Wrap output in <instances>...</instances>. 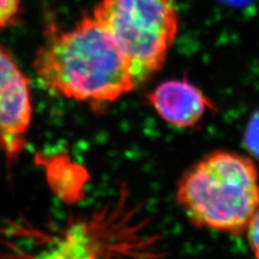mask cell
<instances>
[{
    "mask_svg": "<svg viewBox=\"0 0 259 259\" xmlns=\"http://www.w3.org/2000/svg\"><path fill=\"white\" fill-rule=\"evenodd\" d=\"M32 68L51 93L94 106L116 102L137 88L125 54L92 14L67 30L49 25Z\"/></svg>",
    "mask_w": 259,
    "mask_h": 259,
    "instance_id": "1",
    "label": "cell"
},
{
    "mask_svg": "<svg viewBox=\"0 0 259 259\" xmlns=\"http://www.w3.org/2000/svg\"><path fill=\"white\" fill-rule=\"evenodd\" d=\"M176 201L198 228L245 232L259 208V175L254 160L228 150L208 153L183 173Z\"/></svg>",
    "mask_w": 259,
    "mask_h": 259,
    "instance_id": "2",
    "label": "cell"
},
{
    "mask_svg": "<svg viewBox=\"0 0 259 259\" xmlns=\"http://www.w3.org/2000/svg\"><path fill=\"white\" fill-rule=\"evenodd\" d=\"M92 16L125 54L137 87L163 67L180 28L174 0H101Z\"/></svg>",
    "mask_w": 259,
    "mask_h": 259,
    "instance_id": "3",
    "label": "cell"
},
{
    "mask_svg": "<svg viewBox=\"0 0 259 259\" xmlns=\"http://www.w3.org/2000/svg\"><path fill=\"white\" fill-rule=\"evenodd\" d=\"M32 115L29 79L0 44V151L9 163L25 148Z\"/></svg>",
    "mask_w": 259,
    "mask_h": 259,
    "instance_id": "4",
    "label": "cell"
},
{
    "mask_svg": "<svg viewBox=\"0 0 259 259\" xmlns=\"http://www.w3.org/2000/svg\"><path fill=\"white\" fill-rule=\"evenodd\" d=\"M147 103L164 122L181 128L199 124L214 103L187 78L171 79L158 84L147 94Z\"/></svg>",
    "mask_w": 259,
    "mask_h": 259,
    "instance_id": "5",
    "label": "cell"
},
{
    "mask_svg": "<svg viewBox=\"0 0 259 259\" xmlns=\"http://www.w3.org/2000/svg\"><path fill=\"white\" fill-rule=\"evenodd\" d=\"M243 145L253 160L259 163V111L250 117L243 134Z\"/></svg>",
    "mask_w": 259,
    "mask_h": 259,
    "instance_id": "6",
    "label": "cell"
},
{
    "mask_svg": "<svg viewBox=\"0 0 259 259\" xmlns=\"http://www.w3.org/2000/svg\"><path fill=\"white\" fill-rule=\"evenodd\" d=\"M22 0H0V28L14 26L20 18Z\"/></svg>",
    "mask_w": 259,
    "mask_h": 259,
    "instance_id": "7",
    "label": "cell"
},
{
    "mask_svg": "<svg viewBox=\"0 0 259 259\" xmlns=\"http://www.w3.org/2000/svg\"><path fill=\"white\" fill-rule=\"evenodd\" d=\"M247 242L256 259H259V208L248 223L246 230Z\"/></svg>",
    "mask_w": 259,
    "mask_h": 259,
    "instance_id": "8",
    "label": "cell"
},
{
    "mask_svg": "<svg viewBox=\"0 0 259 259\" xmlns=\"http://www.w3.org/2000/svg\"><path fill=\"white\" fill-rule=\"evenodd\" d=\"M221 2L232 7H243L247 5L250 0H221Z\"/></svg>",
    "mask_w": 259,
    "mask_h": 259,
    "instance_id": "9",
    "label": "cell"
}]
</instances>
